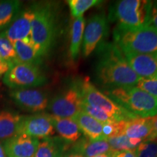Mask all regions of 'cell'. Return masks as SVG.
Instances as JSON below:
<instances>
[{"instance_id": "obj_24", "label": "cell", "mask_w": 157, "mask_h": 157, "mask_svg": "<svg viewBox=\"0 0 157 157\" xmlns=\"http://www.w3.org/2000/svg\"><path fill=\"white\" fill-rule=\"evenodd\" d=\"M0 56L11 66L18 63L13 44L9 40L5 32L0 34Z\"/></svg>"}, {"instance_id": "obj_5", "label": "cell", "mask_w": 157, "mask_h": 157, "mask_svg": "<svg viewBox=\"0 0 157 157\" xmlns=\"http://www.w3.org/2000/svg\"><path fill=\"white\" fill-rule=\"evenodd\" d=\"M152 2L146 0H121L111 9L109 19L124 29H137L148 25Z\"/></svg>"}, {"instance_id": "obj_22", "label": "cell", "mask_w": 157, "mask_h": 157, "mask_svg": "<svg viewBox=\"0 0 157 157\" xmlns=\"http://www.w3.org/2000/svg\"><path fill=\"white\" fill-rule=\"evenodd\" d=\"M84 23H85V21L83 16L76 18L72 23L71 31L69 55L73 60L77 58L79 54L80 47L82 44L84 31Z\"/></svg>"}, {"instance_id": "obj_38", "label": "cell", "mask_w": 157, "mask_h": 157, "mask_svg": "<svg viewBox=\"0 0 157 157\" xmlns=\"http://www.w3.org/2000/svg\"><path fill=\"white\" fill-rule=\"evenodd\" d=\"M0 87H1V76H0Z\"/></svg>"}, {"instance_id": "obj_29", "label": "cell", "mask_w": 157, "mask_h": 157, "mask_svg": "<svg viewBox=\"0 0 157 157\" xmlns=\"http://www.w3.org/2000/svg\"><path fill=\"white\" fill-rule=\"evenodd\" d=\"M136 157H157V141L145 140L135 150Z\"/></svg>"}, {"instance_id": "obj_11", "label": "cell", "mask_w": 157, "mask_h": 157, "mask_svg": "<svg viewBox=\"0 0 157 157\" xmlns=\"http://www.w3.org/2000/svg\"><path fill=\"white\" fill-rule=\"evenodd\" d=\"M10 96L19 107L30 112H40L48 107V96L40 90L16 89L10 92Z\"/></svg>"}, {"instance_id": "obj_35", "label": "cell", "mask_w": 157, "mask_h": 157, "mask_svg": "<svg viewBox=\"0 0 157 157\" xmlns=\"http://www.w3.org/2000/svg\"><path fill=\"white\" fill-rule=\"evenodd\" d=\"M63 157H84V156H82V154H78V153L72 151H71L70 152L66 153V154H64Z\"/></svg>"}, {"instance_id": "obj_14", "label": "cell", "mask_w": 157, "mask_h": 157, "mask_svg": "<svg viewBox=\"0 0 157 157\" xmlns=\"http://www.w3.org/2000/svg\"><path fill=\"white\" fill-rule=\"evenodd\" d=\"M34 17L32 8L25 10L21 12L13 21L5 34L10 42L14 43L18 40H22L31 37V21Z\"/></svg>"}, {"instance_id": "obj_23", "label": "cell", "mask_w": 157, "mask_h": 157, "mask_svg": "<svg viewBox=\"0 0 157 157\" xmlns=\"http://www.w3.org/2000/svg\"><path fill=\"white\" fill-rule=\"evenodd\" d=\"M20 7L21 2L17 0L0 2V30L11 23Z\"/></svg>"}, {"instance_id": "obj_26", "label": "cell", "mask_w": 157, "mask_h": 157, "mask_svg": "<svg viewBox=\"0 0 157 157\" xmlns=\"http://www.w3.org/2000/svg\"><path fill=\"white\" fill-rule=\"evenodd\" d=\"M127 122L126 121H119L103 124L102 140H107L111 137L124 135Z\"/></svg>"}, {"instance_id": "obj_10", "label": "cell", "mask_w": 157, "mask_h": 157, "mask_svg": "<svg viewBox=\"0 0 157 157\" xmlns=\"http://www.w3.org/2000/svg\"><path fill=\"white\" fill-rule=\"evenodd\" d=\"M54 132L52 116L42 113L23 117L19 130V135L25 134L37 139L49 137Z\"/></svg>"}, {"instance_id": "obj_6", "label": "cell", "mask_w": 157, "mask_h": 157, "mask_svg": "<svg viewBox=\"0 0 157 157\" xmlns=\"http://www.w3.org/2000/svg\"><path fill=\"white\" fill-rule=\"evenodd\" d=\"M78 86L82 101L88 105L108 113L114 118L116 121H129L138 118L118 105L106 95L100 92L88 78L82 80Z\"/></svg>"}, {"instance_id": "obj_31", "label": "cell", "mask_w": 157, "mask_h": 157, "mask_svg": "<svg viewBox=\"0 0 157 157\" xmlns=\"http://www.w3.org/2000/svg\"><path fill=\"white\" fill-rule=\"evenodd\" d=\"M148 25L152 26L157 31V1L152 2Z\"/></svg>"}, {"instance_id": "obj_3", "label": "cell", "mask_w": 157, "mask_h": 157, "mask_svg": "<svg viewBox=\"0 0 157 157\" xmlns=\"http://www.w3.org/2000/svg\"><path fill=\"white\" fill-rule=\"evenodd\" d=\"M113 39L122 52L157 54V31L149 25L133 29L117 26Z\"/></svg>"}, {"instance_id": "obj_30", "label": "cell", "mask_w": 157, "mask_h": 157, "mask_svg": "<svg viewBox=\"0 0 157 157\" xmlns=\"http://www.w3.org/2000/svg\"><path fill=\"white\" fill-rule=\"evenodd\" d=\"M136 87L144 90L157 99V77L141 78L136 84Z\"/></svg>"}, {"instance_id": "obj_36", "label": "cell", "mask_w": 157, "mask_h": 157, "mask_svg": "<svg viewBox=\"0 0 157 157\" xmlns=\"http://www.w3.org/2000/svg\"><path fill=\"white\" fill-rule=\"evenodd\" d=\"M0 157H7L3 146L0 144Z\"/></svg>"}, {"instance_id": "obj_25", "label": "cell", "mask_w": 157, "mask_h": 157, "mask_svg": "<svg viewBox=\"0 0 157 157\" xmlns=\"http://www.w3.org/2000/svg\"><path fill=\"white\" fill-rule=\"evenodd\" d=\"M101 1L99 0H69L68 4L72 16L77 18L94 6L99 5Z\"/></svg>"}, {"instance_id": "obj_7", "label": "cell", "mask_w": 157, "mask_h": 157, "mask_svg": "<svg viewBox=\"0 0 157 157\" xmlns=\"http://www.w3.org/2000/svg\"><path fill=\"white\" fill-rule=\"evenodd\" d=\"M47 78L36 65L17 63L5 74L3 82L11 89H28L43 85Z\"/></svg>"}, {"instance_id": "obj_37", "label": "cell", "mask_w": 157, "mask_h": 157, "mask_svg": "<svg viewBox=\"0 0 157 157\" xmlns=\"http://www.w3.org/2000/svg\"><path fill=\"white\" fill-rule=\"evenodd\" d=\"M113 155L111 154H100L98 156H95L94 157H112Z\"/></svg>"}, {"instance_id": "obj_15", "label": "cell", "mask_w": 157, "mask_h": 157, "mask_svg": "<svg viewBox=\"0 0 157 157\" xmlns=\"http://www.w3.org/2000/svg\"><path fill=\"white\" fill-rule=\"evenodd\" d=\"M71 151L84 157H94L103 154L113 155L115 153L111 150L106 140H90L87 137L78 139L71 148Z\"/></svg>"}, {"instance_id": "obj_19", "label": "cell", "mask_w": 157, "mask_h": 157, "mask_svg": "<svg viewBox=\"0 0 157 157\" xmlns=\"http://www.w3.org/2000/svg\"><path fill=\"white\" fill-rule=\"evenodd\" d=\"M17 62L21 63L36 65L39 63L41 56L30 37L16 41L13 43Z\"/></svg>"}, {"instance_id": "obj_34", "label": "cell", "mask_w": 157, "mask_h": 157, "mask_svg": "<svg viewBox=\"0 0 157 157\" xmlns=\"http://www.w3.org/2000/svg\"><path fill=\"white\" fill-rule=\"evenodd\" d=\"M112 157H136L135 151H124L115 152Z\"/></svg>"}, {"instance_id": "obj_32", "label": "cell", "mask_w": 157, "mask_h": 157, "mask_svg": "<svg viewBox=\"0 0 157 157\" xmlns=\"http://www.w3.org/2000/svg\"><path fill=\"white\" fill-rule=\"evenodd\" d=\"M152 121V132L146 140L157 141V115L151 117Z\"/></svg>"}, {"instance_id": "obj_33", "label": "cell", "mask_w": 157, "mask_h": 157, "mask_svg": "<svg viewBox=\"0 0 157 157\" xmlns=\"http://www.w3.org/2000/svg\"><path fill=\"white\" fill-rule=\"evenodd\" d=\"M11 66L0 56V76L5 75L10 69Z\"/></svg>"}, {"instance_id": "obj_13", "label": "cell", "mask_w": 157, "mask_h": 157, "mask_svg": "<svg viewBox=\"0 0 157 157\" xmlns=\"http://www.w3.org/2000/svg\"><path fill=\"white\" fill-rule=\"evenodd\" d=\"M123 53L133 71L140 78L157 77V54Z\"/></svg>"}, {"instance_id": "obj_18", "label": "cell", "mask_w": 157, "mask_h": 157, "mask_svg": "<svg viewBox=\"0 0 157 157\" xmlns=\"http://www.w3.org/2000/svg\"><path fill=\"white\" fill-rule=\"evenodd\" d=\"M51 116L54 128L63 140L72 143L76 142L80 138L82 132L71 118H60Z\"/></svg>"}, {"instance_id": "obj_1", "label": "cell", "mask_w": 157, "mask_h": 157, "mask_svg": "<svg viewBox=\"0 0 157 157\" xmlns=\"http://www.w3.org/2000/svg\"><path fill=\"white\" fill-rule=\"evenodd\" d=\"M98 56L96 75L104 85L111 88L131 87L140 80L115 43L102 44L98 47Z\"/></svg>"}, {"instance_id": "obj_12", "label": "cell", "mask_w": 157, "mask_h": 157, "mask_svg": "<svg viewBox=\"0 0 157 157\" xmlns=\"http://www.w3.org/2000/svg\"><path fill=\"white\" fill-rule=\"evenodd\" d=\"M39 143V139L21 134L5 140L3 148L7 157H34Z\"/></svg>"}, {"instance_id": "obj_27", "label": "cell", "mask_w": 157, "mask_h": 157, "mask_svg": "<svg viewBox=\"0 0 157 157\" xmlns=\"http://www.w3.org/2000/svg\"><path fill=\"white\" fill-rule=\"evenodd\" d=\"M111 150L114 152L124 151H135L136 147L131 144L129 137L125 135H121L107 139Z\"/></svg>"}, {"instance_id": "obj_4", "label": "cell", "mask_w": 157, "mask_h": 157, "mask_svg": "<svg viewBox=\"0 0 157 157\" xmlns=\"http://www.w3.org/2000/svg\"><path fill=\"white\" fill-rule=\"evenodd\" d=\"M31 39L41 57L46 55L53 44L56 35L54 12L49 5H38L32 8Z\"/></svg>"}, {"instance_id": "obj_17", "label": "cell", "mask_w": 157, "mask_h": 157, "mask_svg": "<svg viewBox=\"0 0 157 157\" xmlns=\"http://www.w3.org/2000/svg\"><path fill=\"white\" fill-rule=\"evenodd\" d=\"M23 117L10 111L0 112V140L5 141L19 135Z\"/></svg>"}, {"instance_id": "obj_21", "label": "cell", "mask_w": 157, "mask_h": 157, "mask_svg": "<svg viewBox=\"0 0 157 157\" xmlns=\"http://www.w3.org/2000/svg\"><path fill=\"white\" fill-rule=\"evenodd\" d=\"M152 132L151 118H136L127 122L124 135L129 138L146 140Z\"/></svg>"}, {"instance_id": "obj_2", "label": "cell", "mask_w": 157, "mask_h": 157, "mask_svg": "<svg viewBox=\"0 0 157 157\" xmlns=\"http://www.w3.org/2000/svg\"><path fill=\"white\" fill-rule=\"evenodd\" d=\"M108 97L132 114L140 118L157 115V99L136 86L113 87L105 92Z\"/></svg>"}, {"instance_id": "obj_28", "label": "cell", "mask_w": 157, "mask_h": 157, "mask_svg": "<svg viewBox=\"0 0 157 157\" xmlns=\"http://www.w3.org/2000/svg\"><path fill=\"white\" fill-rule=\"evenodd\" d=\"M82 111H84V113H87L88 115L94 118V119L101 124H103L117 121L115 120L114 118L111 117L108 113L101 111V110L88 105L87 103H86L84 101L82 103Z\"/></svg>"}, {"instance_id": "obj_16", "label": "cell", "mask_w": 157, "mask_h": 157, "mask_svg": "<svg viewBox=\"0 0 157 157\" xmlns=\"http://www.w3.org/2000/svg\"><path fill=\"white\" fill-rule=\"evenodd\" d=\"M75 121L80 131L90 140H102L103 124L98 121L84 111H80L71 118Z\"/></svg>"}, {"instance_id": "obj_8", "label": "cell", "mask_w": 157, "mask_h": 157, "mask_svg": "<svg viewBox=\"0 0 157 157\" xmlns=\"http://www.w3.org/2000/svg\"><path fill=\"white\" fill-rule=\"evenodd\" d=\"M82 102L78 84H73L52 98L48 109L54 117L72 118L82 111Z\"/></svg>"}, {"instance_id": "obj_20", "label": "cell", "mask_w": 157, "mask_h": 157, "mask_svg": "<svg viewBox=\"0 0 157 157\" xmlns=\"http://www.w3.org/2000/svg\"><path fill=\"white\" fill-rule=\"evenodd\" d=\"M67 144L58 137H46L39 142L34 157H63Z\"/></svg>"}, {"instance_id": "obj_9", "label": "cell", "mask_w": 157, "mask_h": 157, "mask_svg": "<svg viewBox=\"0 0 157 157\" xmlns=\"http://www.w3.org/2000/svg\"><path fill=\"white\" fill-rule=\"evenodd\" d=\"M108 21L103 13H98L91 17L84 28L82 53L88 57L95 50L102 39L106 34Z\"/></svg>"}]
</instances>
